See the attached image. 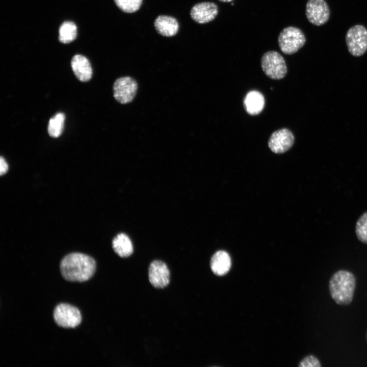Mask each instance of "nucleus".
<instances>
[{
    "mask_svg": "<svg viewBox=\"0 0 367 367\" xmlns=\"http://www.w3.org/2000/svg\"><path fill=\"white\" fill-rule=\"evenodd\" d=\"M63 278L72 282H84L90 279L96 270V262L85 254L74 252L65 256L60 265Z\"/></svg>",
    "mask_w": 367,
    "mask_h": 367,
    "instance_id": "1",
    "label": "nucleus"
},
{
    "mask_svg": "<svg viewBox=\"0 0 367 367\" xmlns=\"http://www.w3.org/2000/svg\"><path fill=\"white\" fill-rule=\"evenodd\" d=\"M355 279L349 271L340 270L334 273L329 282L330 295L339 305L350 304L353 298Z\"/></svg>",
    "mask_w": 367,
    "mask_h": 367,
    "instance_id": "2",
    "label": "nucleus"
},
{
    "mask_svg": "<svg viewBox=\"0 0 367 367\" xmlns=\"http://www.w3.org/2000/svg\"><path fill=\"white\" fill-rule=\"evenodd\" d=\"M278 41L280 49L283 53L292 55L303 46L306 38L300 29L294 27H289L283 29L280 32Z\"/></svg>",
    "mask_w": 367,
    "mask_h": 367,
    "instance_id": "3",
    "label": "nucleus"
},
{
    "mask_svg": "<svg viewBox=\"0 0 367 367\" xmlns=\"http://www.w3.org/2000/svg\"><path fill=\"white\" fill-rule=\"evenodd\" d=\"M261 66L265 74L273 80L283 78L287 72L284 59L276 51L265 53L261 58Z\"/></svg>",
    "mask_w": 367,
    "mask_h": 367,
    "instance_id": "4",
    "label": "nucleus"
},
{
    "mask_svg": "<svg viewBox=\"0 0 367 367\" xmlns=\"http://www.w3.org/2000/svg\"><path fill=\"white\" fill-rule=\"evenodd\" d=\"M346 42L352 56L363 55L367 50V30L359 24L351 27L347 32Z\"/></svg>",
    "mask_w": 367,
    "mask_h": 367,
    "instance_id": "5",
    "label": "nucleus"
},
{
    "mask_svg": "<svg viewBox=\"0 0 367 367\" xmlns=\"http://www.w3.org/2000/svg\"><path fill=\"white\" fill-rule=\"evenodd\" d=\"M56 324L64 328H75L80 324L82 316L76 307L66 303L58 305L54 311Z\"/></svg>",
    "mask_w": 367,
    "mask_h": 367,
    "instance_id": "6",
    "label": "nucleus"
},
{
    "mask_svg": "<svg viewBox=\"0 0 367 367\" xmlns=\"http://www.w3.org/2000/svg\"><path fill=\"white\" fill-rule=\"evenodd\" d=\"M136 81L130 76H123L117 79L113 85V94L115 99L121 104L132 102L138 90Z\"/></svg>",
    "mask_w": 367,
    "mask_h": 367,
    "instance_id": "7",
    "label": "nucleus"
},
{
    "mask_svg": "<svg viewBox=\"0 0 367 367\" xmlns=\"http://www.w3.org/2000/svg\"><path fill=\"white\" fill-rule=\"evenodd\" d=\"M305 14L310 23L320 26L328 20L330 10L324 0H308L306 5Z\"/></svg>",
    "mask_w": 367,
    "mask_h": 367,
    "instance_id": "8",
    "label": "nucleus"
},
{
    "mask_svg": "<svg viewBox=\"0 0 367 367\" xmlns=\"http://www.w3.org/2000/svg\"><path fill=\"white\" fill-rule=\"evenodd\" d=\"M148 278L154 287L163 289L167 286L170 281V273L166 264L159 260L151 263L148 269Z\"/></svg>",
    "mask_w": 367,
    "mask_h": 367,
    "instance_id": "9",
    "label": "nucleus"
},
{
    "mask_svg": "<svg viewBox=\"0 0 367 367\" xmlns=\"http://www.w3.org/2000/svg\"><path fill=\"white\" fill-rule=\"evenodd\" d=\"M294 142L292 133L287 128H282L274 132L270 136L268 146L275 153H282L289 150Z\"/></svg>",
    "mask_w": 367,
    "mask_h": 367,
    "instance_id": "10",
    "label": "nucleus"
},
{
    "mask_svg": "<svg viewBox=\"0 0 367 367\" xmlns=\"http://www.w3.org/2000/svg\"><path fill=\"white\" fill-rule=\"evenodd\" d=\"M218 13L217 6L212 2H202L191 9V18L198 23H206L214 20Z\"/></svg>",
    "mask_w": 367,
    "mask_h": 367,
    "instance_id": "11",
    "label": "nucleus"
},
{
    "mask_svg": "<svg viewBox=\"0 0 367 367\" xmlns=\"http://www.w3.org/2000/svg\"><path fill=\"white\" fill-rule=\"evenodd\" d=\"M72 70L81 82L89 81L92 74V68L88 59L80 55H75L71 61Z\"/></svg>",
    "mask_w": 367,
    "mask_h": 367,
    "instance_id": "12",
    "label": "nucleus"
},
{
    "mask_svg": "<svg viewBox=\"0 0 367 367\" xmlns=\"http://www.w3.org/2000/svg\"><path fill=\"white\" fill-rule=\"evenodd\" d=\"M154 25L156 31L165 37H172L178 31L179 24L177 20L171 16L160 15L155 19Z\"/></svg>",
    "mask_w": 367,
    "mask_h": 367,
    "instance_id": "13",
    "label": "nucleus"
},
{
    "mask_svg": "<svg viewBox=\"0 0 367 367\" xmlns=\"http://www.w3.org/2000/svg\"><path fill=\"white\" fill-rule=\"evenodd\" d=\"M231 266V259L229 254L225 251L220 250L216 252L211 260V268L213 272L218 276L226 274Z\"/></svg>",
    "mask_w": 367,
    "mask_h": 367,
    "instance_id": "14",
    "label": "nucleus"
},
{
    "mask_svg": "<svg viewBox=\"0 0 367 367\" xmlns=\"http://www.w3.org/2000/svg\"><path fill=\"white\" fill-rule=\"evenodd\" d=\"M244 106L246 111L250 115L258 114L264 108V97L259 92L255 90L251 91L245 97Z\"/></svg>",
    "mask_w": 367,
    "mask_h": 367,
    "instance_id": "15",
    "label": "nucleus"
},
{
    "mask_svg": "<svg viewBox=\"0 0 367 367\" xmlns=\"http://www.w3.org/2000/svg\"><path fill=\"white\" fill-rule=\"evenodd\" d=\"M115 252L121 257H127L132 254L134 247L129 237L124 233L118 234L112 241Z\"/></svg>",
    "mask_w": 367,
    "mask_h": 367,
    "instance_id": "16",
    "label": "nucleus"
},
{
    "mask_svg": "<svg viewBox=\"0 0 367 367\" xmlns=\"http://www.w3.org/2000/svg\"><path fill=\"white\" fill-rule=\"evenodd\" d=\"M77 35V28L72 21H65L59 28V39L63 43H68L73 41Z\"/></svg>",
    "mask_w": 367,
    "mask_h": 367,
    "instance_id": "17",
    "label": "nucleus"
},
{
    "mask_svg": "<svg viewBox=\"0 0 367 367\" xmlns=\"http://www.w3.org/2000/svg\"><path fill=\"white\" fill-rule=\"evenodd\" d=\"M65 118L63 113H58L50 119L48 125V133L50 137L57 138L62 134Z\"/></svg>",
    "mask_w": 367,
    "mask_h": 367,
    "instance_id": "18",
    "label": "nucleus"
},
{
    "mask_svg": "<svg viewBox=\"0 0 367 367\" xmlns=\"http://www.w3.org/2000/svg\"><path fill=\"white\" fill-rule=\"evenodd\" d=\"M355 231L358 240L367 244V212L362 215L357 221Z\"/></svg>",
    "mask_w": 367,
    "mask_h": 367,
    "instance_id": "19",
    "label": "nucleus"
},
{
    "mask_svg": "<svg viewBox=\"0 0 367 367\" xmlns=\"http://www.w3.org/2000/svg\"><path fill=\"white\" fill-rule=\"evenodd\" d=\"M114 2L121 11L131 13L139 9L142 0H114Z\"/></svg>",
    "mask_w": 367,
    "mask_h": 367,
    "instance_id": "20",
    "label": "nucleus"
},
{
    "mask_svg": "<svg viewBox=\"0 0 367 367\" xmlns=\"http://www.w3.org/2000/svg\"><path fill=\"white\" fill-rule=\"evenodd\" d=\"M300 367H320L321 364L319 360L314 356L309 355L304 358L300 363Z\"/></svg>",
    "mask_w": 367,
    "mask_h": 367,
    "instance_id": "21",
    "label": "nucleus"
},
{
    "mask_svg": "<svg viewBox=\"0 0 367 367\" xmlns=\"http://www.w3.org/2000/svg\"><path fill=\"white\" fill-rule=\"evenodd\" d=\"M8 170V165L5 159L1 156L0 158V174L2 175L5 174Z\"/></svg>",
    "mask_w": 367,
    "mask_h": 367,
    "instance_id": "22",
    "label": "nucleus"
},
{
    "mask_svg": "<svg viewBox=\"0 0 367 367\" xmlns=\"http://www.w3.org/2000/svg\"><path fill=\"white\" fill-rule=\"evenodd\" d=\"M219 1L221 2L227 3V2H231L232 0H219Z\"/></svg>",
    "mask_w": 367,
    "mask_h": 367,
    "instance_id": "23",
    "label": "nucleus"
}]
</instances>
